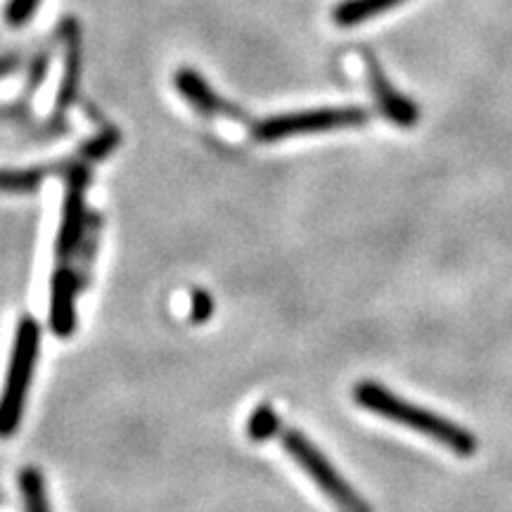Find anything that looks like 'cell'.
I'll return each instance as SVG.
<instances>
[{"instance_id": "52a82bcc", "label": "cell", "mask_w": 512, "mask_h": 512, "mask_svg": "<svg viewBox=\"0 0 512 512\" xmlns=\"http://www.w3.org/2000/svg\"><path fill=\"white\" fill-rule=\"evenodd\" d=\"M76 275L55 271L53 290H50V325L55 335L67 337L74 330Z\"/></svg>"}, {"instance_id": "7c38bea8", "label": "cell", "mask_w": 512, "mask_h": 512, "mask_svg": "<svg viewBox=\"0 0 512 512\" xmlns=\"http://www.w3.org/2000/svg\"><path fill=\"white\" fill-rule=\"evenodd\" d=\"M41 0H10L8 8H5V19H8L10 27H22L24 22H29V17L34 15Z\"/></svg>"}, {"instance_id": "7a4b0ae2", "label": "cell", "mask_w": 512, "mask_h": 512, "mask_svg": "<svg viewBox=\"0 0 512 512\" xmlns=\"http://www.w3.org/2000/svg\"><path fill=\"white\" fill-rule=\"evenodd\" d=\"M38 342H41V330L34 318H22L17 325L15 344H12L8 375H5V387L0 394V439H8L22 422L24 403L31 387V375L36 368Z\"/></svg>"}, {"instance_id": "8fae6325", "label": "cell", "mask_w": 512, "mask_h": 512, "mask_svg": "<svg viewBox=\"0 0 512 512\" xmlns=\"http://www.w3.org/2000/svg\"><path fill=\"white\" fill-rule=\"evenodd\" d=\"M278 430H280V422H278V415H275V411L271 408V403H261V406H256V411L247 422L249 437L254 441H266L275 437Z\"/></svg>"}, {"instance_id": "30bf717a", "label": "cell", "mask_w": 512, "mask_h": 512, "mask_svg": "<svg viewBox=\"0 0 512 512\" xmlns=\"http://www.w3.org/2000/svg\"><path fill=\"white\" fill-rule=\"evenodd\" d=\"M19 486H22L24 508H27V512H50L41 472L31 470V467L29 470H24L22 477H19Z\"/></svg>"}, {"instance_id": "3957f363", "label": "cell", "mask_w": 512, "mask_h": 512, "mask_svg": "<svg viewBox=\"0 0 512 512\" xmlns=\"http://www.w3.org/2000/svg\"><path fill=\"white\" fill-rule=\"evenodd\" d=\"M280 441H283L285 451L290 453L294 463H297L306 475L311 477V482L330 498L342 512H373V508L363 501V496H358L347 479H344L335 467L330 465V460L297 430H283L280 432Z\"/></svg>"}, {"instance_id": "9c48e42d", "label": "cell", "mask_w": 512, "mask_h": 512, "mask_svg": "<svg viewBox=\"0 0 512 512\" xmlns=\"http://www.w3.org/2000/svg\"><path fill=\"white\" fill-rule=\"evenodd\" d=\"M406 3V0H344L342 5H337L332 12L337 27H356V24L368 22L375 15L396 8V5Z\"/></svg>"}, {"instance_id": "ba28073f", "label": "cell", "mask_w": 512, "mask_h": 512, "mask_svg": "<svg viewBox=\"0 0 512 512\" xmlns=\"http://www.w3.org/2000/svg\"><path fill=\"white\" fill-rule=\"evenodd\" d=\"M176 86L178 91L183 93V98L192 102V105H195L202 114H207V117L216 112H230V105H226L219 95L211 91L209 83L197 72H192V69H181V72H178Z\"/></svg>"}, {"instance_id": "277c9868", "label": "cell", "mask_w": 512, "mask_h": 512, "mask_svg": "<svg viewBox=\"0 0 512 512\" xmlns=\"http://www.w3.org/2000/svg\"><path fill=\"white\" fill-rule=\"evenodd\" d=\"M368 112L361 107H320V110L280 114L254 126V138L261 143H275V140L306 136V133L335 131V128H347L366 124Z\"/></svg>"}, {"instance_id": "5bb4252c", "label": "cell", "mask_w": 512, "mask_h": 512, "mask_svg": "<svg viewBox=\"0 0 512 512\" xmlns=\"http://www.w3.org/2000/svg\"><path fill=\"white\" fill-rule=\"evenodd\" d=\"M15 67V62L12 60H8V62H0V74H5V72H10V69Z\"/></svg>"}, {"instance_id": "4fadbf2b", "label": "cell", "mask_w": 512, "mask_h": 512, "mask_svg": "<svg viewBox=\"0 0 512 512\" xmlns=\"http://www.w3.org/2000/svg\"><path fill=\"white\" fill-rule=\"evenodd\" d=\"M195 306H192V320L195 323H202V320H207L211 316V311H214V306H211V297L207 292H195Z\"/></svg>"}, {"instance_id": "6da1fadb", "label": "cell", "mask_w": 512, "mask_h": 512, "mask_svg": "<svg viewBox=\"0 0 512 512\" xmlns=\"http://www.w3.org/2000/svg\"><path fill=\"white\" fill-rule=\"evenodd\" d=\"M354 399L358 406H363L366 411L380 415L396 422V425L408 427V430L425 434L434 441H439L441 446H446L448 451H453L460 458L475 456L479 441L472 432H467L465 427L456 425V422L446 420L444 415L427 411V408L413 406L401 396L389 392L387 387L377 382H358L354 387Z\"/></svg>"}, {"instance_id": "8992f818", "label": "cell", "mask_w": 512, "mask_h": 512, "mask_svg": "<svg viewBox=\"0 0 512 512\" xmlns=\"http://www.w3.org/2000/svg\"><path fill=\"white\" fill-rule=\"evenodd\" d=\"M363 64H366L370 91H373V98L377 102V107L382 110L384 117L392 119L394 124H399V126L418 124V119H420L418 107H415L411 100L403 98V95L396 91V88L392 86V81H389L387 74H384L382 64L377 62L370 53H363Z\"/></svg>"}, {"instance_id": "5b68a950", "label": "cell", "mask_w": 512, "mask_h": 512, "mask_svg": "<svg viewBox=\"0 0 512 512\" xmlns=\"http://www.w3.org/2000/svg\"><path fill=\"white\" fill-rule=\"evenodd\" d=\"M86 183L88 176L83 169L72 171L67 183V197H64V211L57 235V266L55 271L76 275L72 259L79 254L86 238Z\"/></svg>"}]
</instances>
